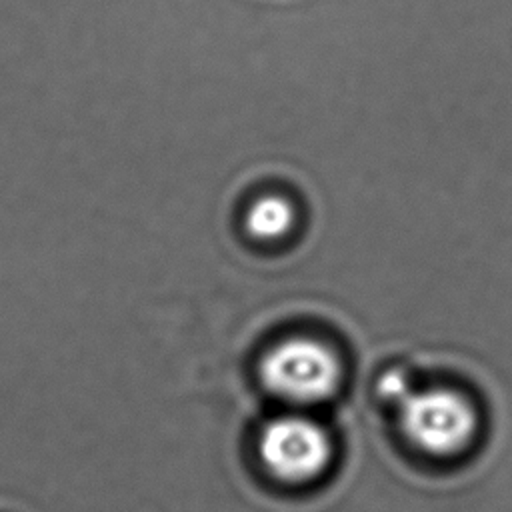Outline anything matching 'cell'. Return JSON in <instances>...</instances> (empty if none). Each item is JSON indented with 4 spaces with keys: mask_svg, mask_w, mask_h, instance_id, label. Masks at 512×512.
Masks as SVG:
<instances>
[{
    "mask_svg": "<svg viewBox=\"0 0 512 512\" xmlns=\"http://www.w3.org/2000/svg\"><path fill=\"white\" fill-rule=\"evenodd\" d=\"M260 378L278 398L308 406L336 394L342 380V366L326 344L296 336L286 338L266 352L260 364Z\"/></svg>",
    "mask_w": 512,
    "mask_h": 512,
    "instance_id": "obj_1",
    "label": "cell"
},
{
    "mask_svg": "<svg viewBox=\"0 0 512 512\" xmlns=\"http://www.w3.org/2000/svg\"><path fill=\"white\" fill-rule=\"evenodd\" d=\"M398 414L406 438L434 456L458 454L476 430L472 404L460 392L448 388L408 392L398 402Z\"/></svg>",
    "mask_w": 512,
    "mask_h": 512,
    "instance_id": "obj_2",
    "label": "cell"
},
{
    "mask_svg": "<svg viewBox=\"0 0 512 512\" xmlns=\"http://www.w3.org/2000/svg\"><path fill=\"white\" fill-rule=\"evenodd\" d=\"M260 458L280 480L306 482L322 474L330 460V438L324 428L302 414L268 422L260 436Z\"/></svg>",
    "mask_w": 512,
    "mask_h": 512,
    "instance_id": "obj_3",
    "label": "cell"
},
{
    "mask_svg": "<svg viewBox=\"0 0 512 512\" xmlns=\"http://www.w3.org/2000/svg\"><path fill=\"white\" fill-rule=\"evenodd\" d=\"M294 220V212L288 200L278 196H266L256 200L248 210V232L260 240H274L284 236Z\"/></svg>",
    "mask_w": 512,
    "mask_h": 512,
    "instance_id": "obj_4",
    "label": "cell"
},
{
    "mask_svg": "<svg viewBox=\"0 0 512 512\" xmlns=\"http://www.w3.org/2000/svg\"><path fill=\"white\" fill-rule=\"evenodd\" d=\"M380 390H382V394H386L392 402H400L410 390H408V380L400 374V372H390L384 380H382V384H380Z\"/></svg>",
    "mask_w": 512,
    "mask_h": 512,
    "instance_id": "obj_5",
    "label": "cell"
}]
</instances>
